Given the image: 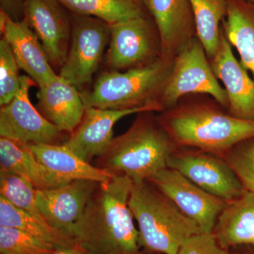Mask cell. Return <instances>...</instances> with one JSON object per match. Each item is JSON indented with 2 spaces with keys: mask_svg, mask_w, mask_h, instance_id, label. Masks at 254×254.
<instances>
[{
  "mask_svg": "<svg viewBox=\"0 0 254 254\" xmlns=\"http://www.w3.org/2000/svg\"><path fill=\"white\" fill-rule=\"evenodd\" d=\"M133 182L115 175L100 183L70 238L86 254H141L139 232L128 205Z\"/></svg>",
  "mask_w": 254,
  "mask_h": 254,
  "instance_id": "1",
  "label": "cell"
},
{
  "mask_svg": "<svg viewBox=\"0 0 254 254\" xmlns=\"http://www.w3.org/2000/svg\"><path fill=\"white\" fill-rule=\"evenodd\" d=\"M158 119L177 147L220 158L254 138V120L233 116L208 95H186L173 108L160 113Z\"/></svg>",
  "mask_w": 254,
  "mask_h": 254,
  "instance_id": "2",
  "label": "cell"
},
{
  "mask_svg": "<svg viewBox=\"0 0 254 254\" xmlns=\"http://www.w3.org/2000/svg\"><path fill=\"white\" fill-rule=\"evenodd\" d=\"M177 148L154 112H144L138 114L125 133L113 138L106 151L96 159V166L125 175L133 184L141 183L167 168Z\"/></svg>",
  "mask_w": 254,
  "mask_h": 254,
  "instance_id": "3",
  "label": "cell"
},
{
  "mask_svg": "<svg viewBox=\"0 0 254 254\" xmlns=\"http://www.w3.org/2000/svg\"><path fill=\"white\" fill-rule=\"evenodd\" d=\"M173 64L162 58L145 67L125 71L107 70L91 90L81 92L82 100L86 108L161 113L162 95Z\"/></svg>",
  "mask_w": 254,
  "mask_h": 254,
  "instance_id": "4",
  "label": "cell"
},
{
  "mask_svg": "<svg viewBox=\"0 0 254 254\" xmlns=\"http://www.w3.org/2000/svg\"><path fill=\"white\" fill-rule=\"evenodd\" d=\"M128 205L138 225L140 245L148 252L177 254L187 240L202 233L196 222L148 181L133 183Z\"/></svg>",
  "mask_w": 254,
  "mask_h": 254,
  "instance_id": "5",
  "label": "cell"
},
{
  "mask_svg": "<svg viewBox=\"0 0 254 254\" xmlns=\"http://www.w3.org/2000/svg\"><path fill=\"white\" fill-rule=\"evenodd\" d=\"M204 94L228 108L224 87L214 74L204 47L195 37L173 60V68L161 98L164 110L173 108L186 95Z\"/></svg>",
  "mask_w": 254,
  "mask_h": 254,
  "instance_id": "6",
  "label": "cell"
},
{
  "mask_svg": "<svg viewBox=\"0 0 254 254\" xmlns=\"http://www.w3.org/2000/svg\"><path fill=\"white\" fill-rule=\"evenodd\" d=\"M162 58L161 40L150 15L110 24L105 60L108 70L125 71L145 67Z\"/></svg>",
  "mask_w": 254,
  "mask_h": 254,
  "instance_id": "7",
  "label": "cell"
},
{
  "mask_svg": "<svg viewBox=\"0 0 254 254\" xmlns=\"http://www.w3.org/2000/svg\"><path fill=\"white\" fill-rule=\"evenodd\" d=\"M67 56L59 76L80 92L91 83L109 45L110 24L87 15L73 14Z\"/></svg>",
  "mask_w": 254,
  "mask_h": 254,
  "instance_id": "8",
  "label": "cell"
},
{
  "mask_svg": "<svg viewBox=\"0 0 254 254\" xmlns=\"http://www.w3.org/2000/svg\"><path fill=\"white\" fill-rule=\"evenodd\" d=\"M36 85L27 75L21 76L17 94L1 106L0 136L24 143L62 145L64 133L47 120L30 100V88Z\"/></svg>",
  "mask_w": 254,
  "mask_h": 254,
  "instance_id": "9",
  "label": "cell"
},
{
  "mask_svg": "<svg viewBox=\"0 0 254 254\" xmlns=\"http://www.w3.org/2000/svg\"><path fill=\"white\" fill-rule=\"evenodd\" d=\"M174 169L210 194L225 201L236 199L245 189L231 167L216 155L202 150H179L168 160Z\"/></svg>",
  "mask_w": 254,
  "mask_h": 254,
  "instance_id": "10",
  "label": "cell"
},
{
  "mask_svg": "<svg viewBox=\"0 0 254 254\" xmlns=\"http://www.w3.org/2000/svg\"><path fill=\"white\" fill-rule=\"evenodd\" d=\"M168 197L180 210L196 222L202 233L212 234L228 202L202 190L174 169L160 170L147 180Z\"/></svg>",
  "mask_w": 254,
  "mask_h": 254,
  "instance_id": "11",
  "label": "cell"
},
{
  "mask_svg": "<svg viewBox=\"0 0 254 254\" xmlns=\"http://www.w3.org/2000/svg\"><path fill=\"white\" fill-rule=\"evenodd\" d=\"M58 0H25L23 18L38 37L53 68L60 70L67 56L72 23Z\"/></svg>",
  "mask_w": 254,
  "mask_h": 254,
  "instance_id": "12",
  "label": "cell"
},
{
  "mask_svg": "<svg viewBox=\"0 0 254 254\" xmlns=\"http://www.w3.org/2000/svg\"><path fill=\"white\" fill-rule=\"evenodd\" d=\"M99 184L79 180L55 188L37 190V205L50 226L70 238L71 229L81 218Z\"/></svg>",
  "mask_w": 254,
  "mask_h": 254,
  "instance_id": "13",
  "label": "cell"
},
{
  "mask_svg": "<svg viewBox=\"0 0 254 254\" xmlns=\"http://www.w3.org/2000/svg\"><path fill=\"white\" fill-rule=\"evenodd\" d=\"M209 60L214 74L227 92L228 113L236 118L254 120V79L235 58L222 28L218 50Z\"/></svg>",
  "mask_w": 254,
  "mask_h": 254,
  "instance_id": "14",
  "label": "cell"
},
{
  "mask_svg": "<svg viewBox=\"0 0 254 254\" xmlns=\"http://www.w3.org/2000/svg\"><path fill=\"white\" fill-rule=\"evenodd\" d=\"M158 28L163 59L173 61L197 37L190 0H145Z\"/></svg>",
  "mask_w": 254,
  "mask_h": 254,
  "instance_id": "15",
  "label": "cell"
},
{
  "mask_svg": "<svg viewBox=\"0 0 254 254\" xmlns=\"http://www.w3.org/2000/svg\"><path fill=\"white\" fill-rule=\"evenodd\" d=\"M142 110H113L86 108L81 123L64 146L82 160L91 163L93 159L103 154L113 139V127L119 120Z\"/></svg>",
  "mask_w": 254,
  "mask_h": 254,
  "instance_id": "16",
  "label": "cell"
},
{
  "mask_svg": "<svg viewBox=\"0 0 254 254\" xmlns=\"http://www.w3.org/2000/svg\"><path fill=\"white\" fill-rule=\"evenodd\" d=\"M0 30L9 43L18 66L38 87L58 76L38 37L27 23L13 21L0 10Z\"/></svg>",
  "mask_w": 254,
  "mask_h": 254,
  "instance_id": "17",
  "label": "cell"
},
{
  "mask_svg": "<svg viewBox=\"0 0 254 254\" xmlns=\"http://www.w3.org/2000/svg\"><path fill=\"white\" fill-rule=\"evenodd\" d=\"M38 110L60 131L71 134L84 115L81 92L58 75L39 87Z\"/></svg>",
  "mask_w": 254,
  "mask_h": 254,
  "instance_id": "18",
  "label": "cell"
},
{
  "mask_svg": "<svg viewBox=\"0 0 254 254\" xmlns=\"http://www.w3.org/2000/svg\"><path fill=\"white\" fill-rule=\"evenodd\" d=\"M213 234L222 248L254 247V193L245 190L228 202L219 215Z\"/></svg>",
  "mask_w": 254,
  "mask_h": 254,
  "instance_id": "19",
  "label": "cell"
},
{
  "mask_svg": "<svg viewBox=\"0 0 254 254\" xmlns=\"http://www.w3.org/2000/svg\"><path fill=\"white\" fill-rule=\"evenodd\" d=\"M37 159L65 183L87 180L104 183L114 174L87 163L62 145L28 143Z\"/></svg>",
  "mask_w": 254,
  "mask_h": 254,
  "instance_id": "20",
  "label": "cell"
},
{
  "mask_svg": "<svg viewBox=\"0 0 254 254\" xmlns=\"http://www.w3.org/2000/svg\"><path fill=\"white\" fill-rule=\"evenodd\" d=\"M0 170L24 177L36 190L55 188L65 185L37 159L28 143L0 138Z\"/></svg>",
  "mask_w": 254,
  "mask_h": 254,
  "instance_id": "21",
  "label": "cell"
},
{
  "mask_svg": "<svg viewBox=\"0 0 254 254\" xmlns=\"http://www.w3.org/2000/svg\"><path fill=\"white\" fill-rule=\"evenodd\" d=\"M227 15L222 29L236 48L240 63L254 79V3L246 0H226Z\"/></svg>",
  "mask_w": 254,
  "mask_h": 254,
  "instance_id": "22",
  "label": "cell"
},
{
  "mask_svg": "<svg viewBox=\"0 0 254 254\" xmlns=\"http://www.w3.org/2000/svg\"><path fill=\"white\" fill-rule=\"evenodd\" d=\"M73 14L94 16L110 24L150 15L145 0H58Z\"/></svg>",
  "mask_w": 254,
  "mask_h": 254,
  "instance_id": "23",
  "label": "cell"
},
{
  "mask_svg": "<svg viewBox=\"0 0 254 254\" xmlns=\"http://www.w3.org/2000/svg\"><path fill=\"white\" fill-rule=\"evenodd\" d=\"M0 226L21 230L58 249L76 247L69 237L15 206L2 196H0Z\"/></svg>",
  "mask_w": 254,
  "mask_h": 254,
  "instance_id": "24",
  "label": "cell"
},
{
  "mask_svg": "<svg viewBox=\"0 0 254 254\" xmlns=\"http://www.w3.org/2000/svg\"><path fill=\"white\" fill-rule=\"evenodd\" d=\"M197 37L204 47L208 59L218 50L222 23L227 15L226 0H190Z\"/></svg>",
  "mask_w": 254,
  "mask_h": 254,
  "instance_id": "25",
  "label": "cell"
},
{
  "mask_svg": "<svg viewBox=\"0 0 254 254\" xmlns=\"http://www.w3.org/2000/svg\"><path fill=\"white\" fill-rule=\"evenodd\" d=\"M36 190L33 184L24 177L0 170V196L40 221L49 224L37 205Z\"/></svg>",
  "mask_w": 254,
  "mask_h": 254,
  "instance_id": "26",
  "label": "cell"
},
{
  "mask_svg": "<svg viewBox=\"0 0 254 254\" xmlns=\"http://www.w3.org/2000/svg\"><path fill=\"white\" fill-rule=\"evenodd\" d=\"M57 249L51 244L21 230L0 226L1 254H45Z\"/></svg>",
  "mask_w": 254,
  "mask_h": 254,
  "instance_id": "27",
  "label": "cell"
},
{
  "mask_svg": "<svg viewBox=\"0 0 254 254\" xmlns=\"http://www.w3.org/2000/svg\"><path fill=\"white\" fill-rule=\"evenodd\" d=\"M19 66L7 41L0 40V105L8 104L21 88Z\"/></svg>",
  "mask_w": 254,
  "mask_h": 254,
  "instance_id": "28",
  "label": "cell"
},
{
  "mask_svg": "<svg viewBox=\"0 0 254 254\" xmlns=\"http://www.w3.org/2000/svg\"><path fill=\"white\" fill-rule=\"evenodd\" d=\"M222 158L236 174L245 190L254 193V138L239 143Z\"/></svg>",
  "mask_w": 254,
  "mask_h": 254,
  "instance_id": "29",
  "label": "cell"
},
{
  "mask_svg": "<svg viewBox=\"0 0 254 254\" xmlns=\"http://www.w3.org/2000/svg\"><path fill=\"white\" fill-rule=\"evenodd\" d=\"M177 254H227L219 245L213 233H200L190 237Z\"/></svg>",
  "mask_w": 254,
  "mask_h": 254,
  "instance_id": "30",
  "label": "cell"
},
{
  "mask_svg": "<svg viewBox=\"0 0 254 254\" xmlns=\"http://www.w3.org/2000/svg\"><path fill=\"white\" fill-rule=\"evenodd\" d=\"M25 0H0L1 9L13 21H22Z\"/></svg>",
  "mask_w": 254,
  "mask_h": 254,
  "instance_id": "31",
  "label": "cell"
},
{
  "mask_svg": "<svg viewBox=\"0 0 254 254\" xmlns=\"http://www.w3.org/2000/svg\"><path fill=\"white\" fill-rule=\"evenodd\" d=\"M45 254H86L78 247H69V248L57 249L53 252Z\"/></svg>",
  "mask_w": 254,
  "mask_h": 254,
  "instance_id": "32",
  "label": "cell"
},
{
  "mask_svg": "<svg viewBox=\"0 0 254 254\" xmlns=\"http://www.w3.org/2000/svg\"><path fill=\"white\" fill-rule=\"evenodd\" d=\"M246 1H250V2L254 3V0H246Z\"/></svg>",
  "mask_w": 254,
  "mask_h": 254,
  "instance_id": "33",
  "label": "cell"
}]
</instances>
